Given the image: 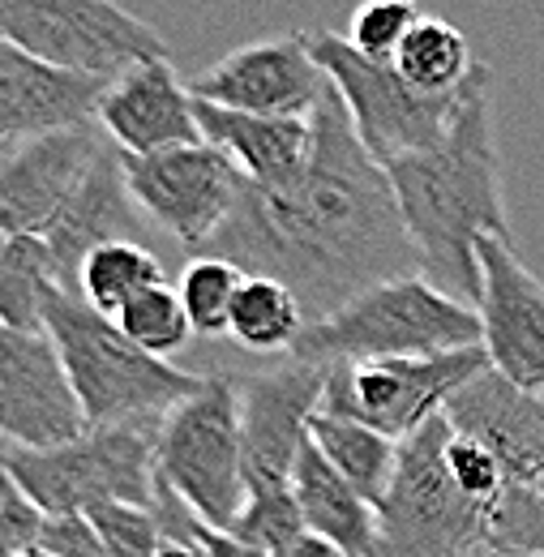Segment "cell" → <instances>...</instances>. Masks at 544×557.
I'll return each instance as SVG.
<instances>
[{"label":"cell","mask_w":544,"mask_h":557,"mask_svg":"<svg viewBox=\"0 0 544 557\" xmlns=\"http://www.w3.org/2000/svg\"><path fill=\"white\" fill-rule=\"evenodd\" d=\"M125 176L137 210L154 227L172 232L189 253L206 249L219 236V227L232 219L245 194V176L210 141L159 154H125Z\"/></svg>","instance_id":"8fae6325"},{"label":"cell","mask_w":544,"mask_h":557,"mask_svg":"<svg viewBox=\"0 0 544 557\" xmlns=\"http://www.w3.org/2000/svg\"><path fill=\"white\" fill-rule=\"evenodd\" d=\"M309 437L326 455V463L351 488H360L373 506L386 497L395 463H399V442H391L386 433H378V429H369L360 420L335 417V412H322V408L309 420Z\"/></svg>","instance_id":"603a6c76"},{"label":"cell","mask_w":544,"mask_h":557,"mask_svg":"<svg viewBox=\"0 0 544 557\" xmlns=\"http://www.w3.org/2000/svg\"><path fill=\"white\" fill-rule=\"evenodd\" d=\"M489 369V351L459 348L437 356H399V360H369L326 369L322 412L351 417L391 442H408L429 420L446 412V404Z\"/></svg>","instance_id":"30bf717a"},{"label":"cell","mask_w":544,"mask_h":557,"mask_svg":"<svg viewBox=\"0 0 544 557\" xmlns=\"http://www.w3.org/2000/svg\"><path fill=\"white\" fill-rule=\"evenodd\" d=\"M309 44H313V57L322 61V70L331 73V86L339 90L360 146L382 168H391L408 154H424L450 134L472 77L450 95H429V90H416L411 82H404L395 65L360 57L343 35L318 30V35H309Z\"/></svg>","instance_id":"ba28073f"},{"label":"cell","mask_w":544,"mask_h":557,"mask_svg":"<svg viewBox=\"0 0 544 557\" xmlns=\"http://www.w3.org/2000/svg\"><path fill=\"white\" fill-rule=\"evenodd\" d=\"M82 429L86 417L52 335L0 322V437L22 450H44Z\"/></svg>","instance_id":"9a60e30c"},{"label":"cell","mask_w":544,"mask_h":557,"mask_svg":"<svg viewBox=\"0 0 544 557\" xmlns=\"http://www.w3.org/2000/svg\"><path fill=\"white\" fill-rule=\"evenodd\" d=\"M9 476L48 519H86L99 506H154V429L86 424L61 446H13Z\"/></svg>","instance_id":"8992f818"},{"label":"cell","mask_w":544,"mask_h":557,"mask_svg":"<svg viewBox=\"0 0 544 557\" xmlns=\"http://www.w3.org/2000/svg\"><path fill=\"white\" fill-rule=\"evenodd\" d=\"M279 557H343V554L335 549V545H331V541H322L318 532H305L296 545H287V549H283Z\"/></svg>","instance_id":"836d02e7"},{"label":"cell","mask_w":544,"mask_h":557,"mask_svg":"<svg viewBox=\"0 0 544 557\" xmlns=\"http://www.w3.org/2000/svg\"><path fill=\"white\" fill-rule=\"evenodd\" d=\"M240 283H245V271L223 262V258H194L185 267L176 292H181V305L189 313L194 335L219 339V335L232 331V309H236Z\"/></svg>","instance_id":"f1b7e54d"},{"label":"cell","mask_w":544,"mask_h":557,"mask_svg":"<svg viewBox=\"0 0 544 557\" xmlns=\"http://www.w3.org/2000/svg\"><path fill=\"white\" fill-rule=\"evenodd\" d=\"M103 141L108 134L90 121L9 146L0 154V236H48Z\"/></svg>","instance_id":"2e32d148"},{"label":"cell","mask_w":544,"mask_h":557,"mask_svg":"<svg viewBox=\"0 0 544 557\" xmlns=\"http://www.w3.org/2000/svg\"><path fill=\"white\" fill-rule=\"evenodd\" d=\"M395 202L404 214L420 275L433 278L446 296L477 309L480 267L477 236L510 240L502 159L493 138V73L477 65L463 108L450 134L424 154H408L386 168Z\"/></svg>","instance_id":"7a4b0ae2"},{"label":"cell","mask_w":544,"mask_h":557,"mask_svg":"<svg viewBox=\"0 0 544 557\" xmlns=\"http://www.w3.org/2000/svg\"><path fill=\"white\" fill-rule=\"evenodd\" d=\"M227 532L236 541L262 549V554L279 557L287 545H296L309 528H305V515H300V502H296L292 485H279V488H254Z\"/></svg>","instance_id":"f546056e"},{"label":"cell","mask_w":544,"mask_h":557,"mask_svg":"<svg viewBox=\"0 0 544 557\" xmlns=\"http://www.w3.org/2000/svg\"><path fill=\"white\" fill-rule=\"evenodd\" d=\"M17 557H61V554H52L48 545H35V549H26V554H17Z\"/></svg>","instance_id":"d590c367"},{"label":"cell","mask_w":544,"mask_h":557,"mask_svg":"<svg viewBox=\"0 0 544 557\" xmlns=\"http://www.w3.org/2000/svg\"><path fill=\"white\" fill-rule=\"evenodd\" d=\"M108 557H159V519L150 506H99L86 515Z\"/></svg>","instance_id":"1f68e13d"},{"label":"cell","mask_w":544,"mask_h":557,"mask_svg":"<svg viewBox=\"0 0 544 557\" xmlns=\"http://www.w3.org/2000/svg\"><path fill=\"white\" fill-rule=\"evenodd\" d=\"M202 545L210 557H271L262 554V549H254V545H245V541H236L232 532H219V528H206V523H202Z\"/></svg>","instance_id":"d6a6232c"},{"label":"cell","mask_w":544,"mask_h":557,"mask_svg":"<svg viewBox=\"0 0 544 557\" xmlns=\"http://www.w3.org/2000/svg\"><path fill=\"white\" fill-rule=\"evenodd\" d=\"M536 488H541V493H544V476H541V485H536Z\"/></svg>","instance_id":"74e56055"},{"label":"cell","mask_w":544,"mask_h":557,"mask_svg":"<svg viewBox=\"0 0 544 557\" xmlns=\"http://www.w3.org/2000/svg\"><path fill=\"white\" fill-rule=\"evenodd\" d=\"M489 557H541V554H489Z\"/></svg>","instance_id":"8d00e7d4"},{"label":"cell","mask_w":544,"mask_h":557,"mask_svg":"<svg viewBox=\"0 0 544 557\" xmlns=\"http://www.w3.org/2000/svg\"><path fill=\"white\" fill-rule=\"evenodd\" d=\"M420 4L416 0H364V4H356V13H351V22H347V44L360 52V57H369V61H382V65H391L395 61V52L404 48V39L411 35V26L420 22Z\"/></svg>","instance_id":"4dcf8cb0"},{"label":"cell","mask_w":544,"mask_h":557,"mask_svg":"<svg viewBox=\"0 0 544 557\" xmlns=\"http://www.w3.org/2000/svg\"><path fill=\"white\" fill-rule=\"evenodd\" d=\"M477 267L480 348L502 377L544 395V283L502 236H477Z\"/></svg>","instance_id":"4fadbf2b"},{"label":"cell","mask_w":544,"mask_h":557,"mask_svg":"<svg viewBox=\"0 0 544 557\" xmlns=\"http://www.w3.org/2000/svg\"><path fill=\"white\" fill-rule=\"evenodd\" d=\"M404 82H411L416 90H429V95H450L459 90L480 61H472V48H468V35L459 26H450L446 17H433V13H420V22L411 26V35L404 39V48L395 52L391 61Z\"/></svg>","instance_id":"484cf974"},{"label":"cell","mask_w":544,"mask_h":557,"mask_svg":"<svg viewBox=\"0 0 544 557\" xmlns=\"http://www.w3.org/2000/svg\"><path fill=\"white\" fill-rule=\"evenodd\" d=\"M202 141L223 150L232 168L254 189H287L305 176L309 146H313V116H254L232 112L198 99Z\"/></svg>","instance_id":"44dd1931"},{"label":"cell","mask_w":544,"mask_h":557,"mask_svg":"<svg viewBox=\"0 0 544 557\" xmlns=\"http://www.w3.org/2000/svg\"><path fill=\"white\" fill-rule=\"evenodd\" d=\"M477 344L480 313L472 305L446 296L433 278L399 275L356 292L326 318H313L296 339L292 360L339 369L399 356H437Z\"/></svg>","instance_id":"277c9868"},{"label":"cell","mask_w":544,"mask_h":557,"mask_svg":"<svg viewBox=\"0 0 544 557\" xmlns=\"http://www.w3.org/2000/svg\"><path fill=\"white\" fill-rule=\"evenodd\" d=\"M0 39L52 70L99 82L168 57L163 35L116 0H0Z\"/></svg>","instance_id":"9c48e42d"},{"label":"cell","mask_w":544,"mask_h":557,"mask_svg":"<svg viewBox=\"0 0 544 557\" xmlns=\"http://www.w3.org/2000/svg\"><path fill=\"white\" fill-rule=\"evenodd\" d=\"M446 424L459 437L480 442L506 472L510 485L536 488L544 476V395L515 386L493 364L477 373L450 404Z\"/></svg>","instance_id":"ac0fdd59"},{"label":"cell","mask_w":544,"mask_h":557,"mask_svg":"<svg viewBox=\"0 0 544 557\" xmlns=\"http://www.w3.org/2000/svg\"><path fill=\"white\" fill-rule=\"evenodd\" d=\"M9 455H13V446L0 437V493H4V485H9Z\"/></svg>","instance_id":"e575fe53"},{"label":"cell","mask_w":544,"mask_h":557,"mask_svg":"<svg viewBox=\"0 0 544 557\" xmlns=\"http://www.w3.org/2000/svg\"><path fill=\"white\" fill-rule=\"evenodd\" d=\"M61 275L44 236L0 240V322L17 331H48V309L57 300Z\"/></svg>","instance_id":"cb8c5ba5"},{"label":"cell","mask_w":544,"mask_h":557,"mask_svg":"<svg viewBox=\"0 0 544 557\" xmlns=\"http://www.w3.org/2000/svg\"><path fill=\"white\" fill-rule=\"evenodd\" d=\"M163 283V267L159 258L141 245V240H112L99 245L82 271H77V292L90 309H99L103 318H116L134 296H141L146 287Z\"/></svg>","instance_id":"4316f807"},{"label":"cell","mask_w":544,"mask_h":557,"mask_svg":"<svg viewBox=\"0 0 544 557\" xmlns=\"http://www.w3.org/2000/svg\"><path fill=\"white\" fill-rule=\"evenodd\" d=\"M108 82L52 70L0 39V146L90 125Z\"/></svg>","instance_id":"ffe728a7"},{"label":"cell","mask_w":544,"mask_h":557,"mask_svg":"<svg viewBox=\"0 0 544 557\" xmlns=\"http://www.w3.org/2000/svg\"><path fill=\"white\" fill-rule=\"evenodd\" d=\"M48 335L90 429H159V420L202 386V377L141 351L112 318L73 292H57Z\"/></svg>","instance_id":"3957f363"},{"label":"cell","mask_w":544,"mask_h":557,"mask_svg":"<svg viewBox=\"0 0 544 557\" xmlns=\"http://www.w3.org/2000/svg\"><path fill=\"white\" fill-rule=\"evenodd\" d=\"M4 150H9V146H0V154H4Z\"/></svg>","instance_id":"f35d334b"},{"label":"cell","mask_w":544,"mask_h":557,"mask_svg":"<svg viewBox=\"0 0 544 557\" xmlns=\"http://www.w3.org/2000/svg\"><path fill=\"white\" fill-rule=\"evenodd\" d=\"M154 468L206 528L227 532L249 497L236 377H202L154 429Z\"/></svg>","instance_id":"52a82bcc"},{"label":"cell","mask_w":544,"mask_h":557,"mask_svg":"<svg viewBox=\"0 0 544 557\" xmlns=\"http://www.w3.org/2000/svg\"><path fill=\"white\" fill-rule=\"evenodd\" d=\"M194 258H223L245 275L287 283L309 322L373 283L420 275L391 176L360 146L335 86L313 112L305 176L287 189L245 185L232 219Z\"/></svg>","instance_id":"6da1fadb"},{"label":"cell","mask_w":544,"mask_h":557,"mask_svg":"<svg viewBox=\"0 0 544 557\" xmlns=\"http://www.w3.org/2000/svg\"><path fill=\"white\" fill-rule=\"evenodd\" d=\"M292 493L300 502L305 528L331 541L343 557H378V506L343 481L326 463V455L305 442L296 472H292Z\"/></svg>","instance_id":"7402d4cb"},{"label":"cell","mask_w":544,"mask_h":557,"mask_svg":"<svg viewBox=\"0 0 544 557\" xmlns=\"http://www.w3.org/2000/svg\"><path fill=\"white\" fill-rule=\"evenodd\" d=\"M95 121L125 154H159L202 141L198 99L168 57L141 61L121 77H112L99 95Z\"/></svg>","instance_id":"e0dca14e"},{"label":"cell","mask_w":544,"mask_h":557,"mask_svg":"<svg viewBox=\"0 0 544 557\" xmlns=\"http://www.w3.org/2000/svg\"><path fill=\"white\" fill-rule=\"evenodd\" d=\"M305 326H309V313L287 283L267 275H245L236 309H232V331H227L240 348L262 351V356H274V351L292 356Z\"/></svg>","instance_id":"d4e9b609"},{"label":"cell","mask_w":544,"mask_h":557,"mask_svg":"<svg viewBox=\"0 0 544 557\" xmlns=\"http://www.w3.org/2000/svg\"><path fill=\"white\" fill-rule=\"evenodd\" d=\"M141 210L129 194V176H125V154L112 138L103 141V150L95 154V163L86 168V176L77 181L73 198L65 202L61 219L52 223V232L44 236L57 262V275L65 292H77V271L82 262L112 240H137L141 232Z\"/></svg>","instance_id":"d6986e66"},{"label":"cell","mask_w":544,"mask_h":557,"mask_svg":"<svg viewBox=\"0 0 544 557\" xmlns=\"http://www.w3.org/2000/svg\"><path fill=\"white\" fill-rule=\"evenodd\" d=\"M450 424L429 420L399 442V463L378 502V557H489L497 506L477 502L446 463Z\"/></svg>","instance_id":"5b68a950"},{"label":"cell","mask_w":544,"mask_h":557,"mask_svg":"<svg viewBox=\"0 0 544 557\" xmlns=\"http://www.w3.org/2000/svg\"><path fill=\"white\" fill-rule=\"evenodd\" d=\"M141 351L159 356V360H172L176 351H185V344L194 339V326H189V313L181 305V292L172 283H154L146 287L141 296H134L116 318H112Z\"/></svg>","instance_id":"83f0119b"},{"label":"cell","mask_w":544,"mask_h":557,"mask_svg":"<svg viewBox=\"0 0 544 557\" xmlns=\"http://www.w3.org/2000/svg\"><path fill=\"white\" fill-rule=\"evenodd\" d=\"M0 240H4V236H0Z\"/></svg>","instance_id":"ab89813d"},{"label":"cell","mask_w":544,"mask_h":557,"mask_svg":"<svg viewBox=\"0 0 544 557\" xmlns=\"http://www.w3.org/2000/svg\"><path fill=\"white\" fill-rule=\"evenodd\" d=\"M236 386H240V442H245L249 493L292 485L296 459L309 442V420L326 395V369L287 360L267 373L236 377Z\"/></svg>","instance_id":"5bb4252c"},{"label":"cell","mask_w":544,"mask_h":557,"mask_svg":"<svg viewBox=\"0 0 544 557\" xmlns=\"http://www.w3.org/2000/svg\"><path fill=\"white\" fill-rule=\"evenodd\" d=\"M194 99L254 112V116H313L331 90V73L313 57L309 35H271L258 44L232 48L189 82Z\"/></svg>","instance_id":"7c38bea8"}]
</instances>
